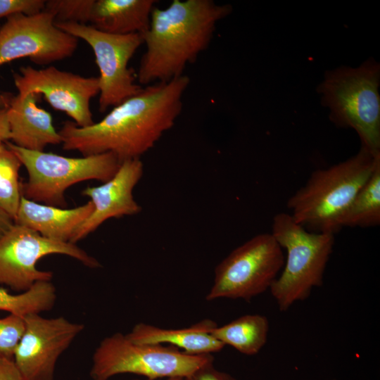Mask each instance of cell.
Returning <instances> with one entry per match:
<instances>
[{"label":"cell","mask_w":380,"mask_h":380,"mask_svg":"<svg viewBox=\"0 0 380 380\" xmlns=\"http://www.w3.org/2000/svg\"><path fill=\"white\" fill-rule=\"evenodd\" d=\"M189 83L183 75L147 85L88 127L65 121L58 131L63 148L83 156L111 153L120 162L140 158L174 126Z\"/></svg>","instance_id":"obj_1"},{"label":"cell","mask_w":380,"mask_h":380,"mask_svg":"<svg viewBox=\"0 0 380 380\" xmlns=\"http://www.w3.org/2000/svg\"><path fill=\"white\" fill-rule=\"evenodd\" d=\"M229 4L212 0H174L154 7L148 28L141 35L146 51L136 75L141 84L168 82L208 49L217 23L230 14Z\"/></svg>","instance_id":"obj_2"},{"label":"cell","mask_w":380,"mask_h":380,"mask_svg":"<svg viewBox=\"0 0 380 380\" xmlns=\"http://www.w3.org/2000/svg\"><path fill=\"white\" fill-rule=\"evenodd\" d=\"M380 163V153L361 146L350 158L314 171L287 201L298 224L312 232L336 233L340 220Z\"/></svg>","instance_id":"obj_3"},{"label":"cell","mask_w":380,"mask_h":380,"mask_svg":"<svg viewBox=\"0 0 380 380\" xmlns=\"http://www.w3.org/2000/svg\"><path fill=\"white\" fill-rule=\"evenodd\" d=\"M380 65L373 58L357 68L341 66L326 71L317 91L338 127L352 128L361 146L380 153Z\"/></svg>","instance_id":"obj_4"},{"label":"cell","mask_w":380,"mask_h":380,"mask_svg":"<svg viewBox=\"0 0 380 380\" xmlns=\"http://www.w3.org/2000/svg\"><path fill=\"white\" fill-rule=\"evenodd\" d=\"M271 234L287 253L281 272L270 289L279 310L285 312L322 286L334 234L310 232L286 213L274 215Z\"/></svg>","instance_id":"obj_5"},{"label":"cell","mask_w":380,"mask_h":380,"mask_svg":"<svg viewBox=\"0 0 380 380\" xmlns=\"http://www.w3.org/2000/svg\"><path fill=\"white\" fill-rule=\"evenodd\" d=\"M214 360L212 354L190 355L172 346L137 344L116 332L95 349L89 374L92 380H109L122 374L152 380L183 379Z\"/></svg>","instance_id":"obj_6"},{"label":"cell","mask_w":380,"mask_h":380,"mask_svg":"<svg viewBox=\"0 0 380 380\" xmlns=\"http://www.w3.org/2000/svg\"><path fill=\"white\" fill-rule=\"evenodd\" d=\"M5 143L16 154L28 174L27 181L21 184L22 196L59 208L67 205L65 193L70 186L91 179L105 182L115 175L121 163L111 153L70 158Z\"/></svg>","instance_id":"obj_7"},{"label":"cell","mask_w":380,"mask_h":380,"mask_svg":"<svg viewBox=\"0 0 380 380\" xmlns=\"http://www.w3.org/2000/svg\"><path fill=\"white\" fill-rule=\"evenodd\" d=\"M284 262L282 248L272 234H257L217 264L213 284L205 299L250 301L270 290Z\"/></svg>","instance_id":"obj_8"},{"label":"cell","mask_w":380,"mask_h":380,"mask_svg":"<svg viewBox=\"0 0 380 380\" xmlns=\"http://www.w3.org/2000/svg\"><path fill=\"white\" fill-rule=\"evenodd\" d=\"M61 30L83 39L91 48L99 70V110L103 113L138 94L142 87L135 83L134 71L128 63L143 44L141 34H112L90 25L55 23Z\"/></svg>","instance_id":"obj_9"},{"label":"cell","mask_w":380,"mask_h":380,"mask_svg":"<svg viewBox=\"0 0 380 380\" xmlns=\"http://www.w3.org/2000/svg\"><path fill=\"white\" fill-rule=\"evenodd\" d=\"M51 254L68 255L91 269L101 266L75 243L46 238L15 223L0 237V286L20 293L38 281H51L53 273L40 270L36 265L41 258Z\"/></svg>","instance_id":"obj_10"},{"label":"cell","mask_w":380,"mask_h":380,"mask_svg":"<svg viewBox=\"0 0 380 380\" xmlns=\"http://www.w3.org/2000/svg\"><path fill=\"white\" fill-rule=\"evenodd\" d=\"M6 19L0 27V66L25 57L48 65L72 56L77 49L78 39L57 27L49 12Z\"/></svg>","instance_id":"obj_11"},{"label":"cell","mask_w":380,"mask_h":380,"mask_svg":"<svg viewBox=\"0 0 380 380\" xmlns=\"http://www.w3.org/2000/svg\"><path fill=\"white\" fill-rule=\"evenodd\" d=\"M13 74L18 95H43L49 105L69 116L77 126L91 125L94 122L90 101L99 94L98 77H84L54 66L36 69L21 67Z\"/></svg>","instance_id":"obj_12"},{"label":"cell","mask_w":380,"mask_h":380,"mask_svg":"<svg viewBox=\"0 0 380 380\" xmlns=\"http://www.w3.org/2000/svg\"><path fill=\"white\" fill-rule=\"evenodd\" d=\"M25 330L13 360L25 380H54L58 358L81 334L84 325L64 317L40 314L24 318Z\"/></svg>","instance_id":"obj_13"},{"label":"cell","mask_w":380,"mask_h":380,"mask_svg":"<svg viewBox=\"0 0 380 380\" xmlns=\"http://www.w3.org/2000/svg\"><path fill=\"white\" fill-rule=\"evenodd\" d=\"M143 173L144 165L140 158L125 160L109 180L84 189L82 194L90 198L93 210L76 229L71 243L76 244L110 218L139 213L141 208L134 198L133 191Z\"/></svg>","instance_id":"obj_14"},{"label":"cell","mask_w":380,"mask_h":380,"mask_svg":"<svg viewBox=\"0 0 380 380\" xmlns=\"http://www.w3.org/2000/svg\"><path fill=\"white\" fill-rule=\"evenodd\" d=\"M40 95L8 94L7 115L13 144L23 148L44 151L49 145L62 144L53 125L51 113L37 105Z\"/></svg>","instance_id":"obj_15"},{"label":"cell","mask_w":380,"mask_h":380,"mask_svg":"<svg viewBox=\"0 0 380 380\" xmlns=\"http://www.w3.org/2000/svg\"><path fill=\"white\" fill-rule=\"evenodd\" d=\"M92 210L93 205L90 201L68 209L37 203L22 196L15 223L32 229L46 238L71 243L76 229L89 217Z\"/></svg>","instance_id":"obj_16"},{"label":"cell","mask_w":380,"mask_h":380,"mask_svg":"<svg viewBox=\"0 0 380 380\" xmlns=\"http://www.w3.org/2000/svg\"><path fill=\"white\" fill-rule=\"evenodd\" d=\"M217 326L210 319L181 329H164L141 322L135 324L126 336L137 344L168 343L187 354L213 355L225 346L210 333Z\"/></svg>","instance_id":"obj_17"},{"label":"cell","mask_w":380,"mask_h":380,"mask_svg":"<svg viewBox=\"0 0 380 380\" xmlns=\"http://www.w3.org/2000/svg\"><path fill=\"white\" fill-rule=\"evenodd\" d=\"M155 0H95L90 25L112 34H142L149 26Z\"/></svg>","instance_id":"obj_18"},{"label":"cell","mask_w":380,"mask_h":380,"mask_svg":"<svg viewBox=\"0 0 380 380\" xmlns=\"http://www.w3.org/2000/svg\"><path fill=\"white\" fill-rule=\"evenodd\" d=\"M269 329L266 316L248 314L217 325L210 333L224 346H230L243 355H254L266 344Z\"/></svg>","instance_id":"obj_19"},{"label":"cell","mask_w":380,"mask_h":380,"mask_svg":"<svg viewBox=\"0 0 380 380\" xmlns=\"http://www.w3.org/2000/svg\"><path fill=\"white\" fill-rule=\"evenodd\" d=\"M380 224V163L342 215L343 227H373Z\"/></svg>","instance_id":"obj_20"},{"label":"cell","mask_w":380,"mask_h":380,"mask_svg":"<svg viewBox=\"0 0 380 380\" xmlns=\"http://www.w3.org/2000/svg\"><path fill=\"white\" fill-rule=\"evenodd\" d=\"M56 289L51 281L35 283L28 290L12 294L0 287V310L22 318L51 310L56 301Z\"/></svg>","instance_id":"obj_21"},{"label":"cell","mask_w":380,"mask_h":380,"mask_svg":"<svg viewBox=\"0 0 380 380\" xmlns=\"http://www.w3.org/2000/svg\"><path fill=\"white\" fill-rule=\"evenodd\" d=\"M22 163L16 154L6 145L0 144V208L15 222L21 194L19 170Z\"/></svg>","instance_id":"obj_22"},{"label":"cell","mask_w":380,"mask_h":380,"mask_svg":"<svg viewBox=\"0 0 380 380\" xmlns=\"http://www.w3.org/2000/svg\"><path fill=\"white\" fill-rule=\"evenodd\" d=\"M95 0H49L44 11L54 16L55 23H89Z\"/></svg>","instance_id":"obj_23"},{"label":"cell","mask_w":380,"mask_h":380,"mask_svg":"<svg viewBox=\"0 0 380 380\" xmlns=\"http://www.w3.org/2000/svg\"><path fill=\"white\" fill-rule=\"evenodd\" d=\"M24 330V318L10 314L0 318V357L13 360Z\"/></svg>","instance_id":"obj_24"},{"label":"cell","mask_w":380,"mask_h":380,"mask_svg":"<svg viewBox=\"0 0 380 380\" xmlns=\"http://www.w3.org/2000/svg\"><path fill=\"white\" fill-rule=\"evenodd\" d=\"M45 4V0H0V19L16 14L39 13L44 11Z\"/></svg>","instance_id":"obj_25"},{"label":"cell","mask_w":380,"mask_h":380,"mask_svg":"<svg viewBox=\"0 0 380 380\" xmlns=\"http://www.w3.org/2000/svg\"><path fill=\"white\" fill-rule=\"evenodd\" d=\"M182 380H238L232 374L217 369L214 362L205 365Z\"/></svg>","instance_id":"obj_26"},{"label":"cell","mask_w":380,"mask_h":380,"mask_svg":"<svg viewBox=\"0 0 380 380\" xmlns=\"http://www.w3.org/2000/svg\"><path fill=\"white\" fill-rule=\"evenodd\" d=\"M0 380H25L13 360L0 357Z\"/></svg>","instance_id":"obj_27"},{"label":"cell","mask_w":380,"mask_h":380,"mask_svg":"<svg viewBox=\"0 0 380 380\" xmlns=\"http://www.w3.org/2000/svg\"><path fill=\"white\" fill-rule=\"evenodd\" d=\"M11 139V132L7 115V106L0 109V144Z\"/></svg>","instance_id":"obj_28"},{"label":"cell","mask_w":380,"mask_h":380,"mask_svg":"<svg viewBox=\"0 0 380 380\" xmlns=\"http://www.w3.org/2000/svg\"><path fill=\"white\" fill-rule=\"evenodd\" d=\"M14 224V220L5 210L0 208V237Z\"/></svg>","instance_id":"obj_29"},{"label":"cell","mask_w":380,"mask_h":380,"mask_svg":"<svg viewBox=\"0 0 380 380\" xmlns=\"http://www.w3.org/2000/svg\"><path fill=\"white\" fill-rule=\"evenodd\" d=\"M8 96L7 94H0V109L7 106Z\"/></svg>","instance_id":"obj_30"},{"label":"cell","mask_w":380,"mask_h":380,"mask_svg":"<svg viewBox=\"0 0 380 380\" xmlns=\"http://www.w3.org/2000/svg\"><path fill=\"white\" fill-rule=\"evenodd\" d=\"M133 380H152V379H133ZM165 380H182V378H169V379H166Z\"/></svg>","instance_id":"obj_31"}]
</instances>
